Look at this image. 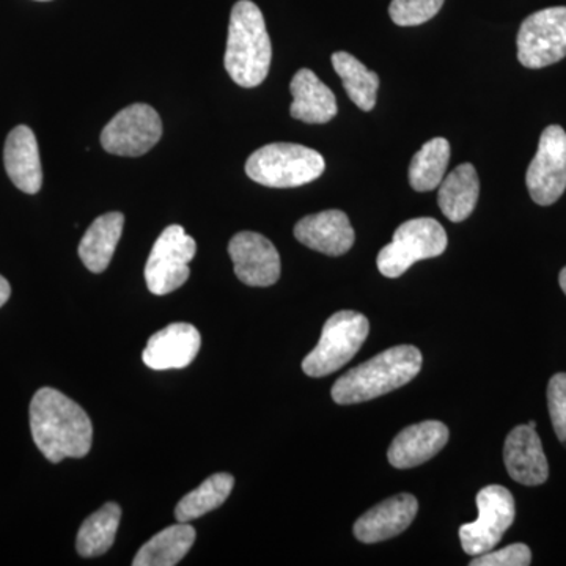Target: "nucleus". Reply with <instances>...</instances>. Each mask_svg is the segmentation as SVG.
Wrapping results in <instances>:
<instances>
[{"mask_svg":"<svg viewBox=\"0 0 566 566\" xmlns=\"http://www.w3.org/2000/svg\"><path fill=\"white\" fill-rule=\"evenodd\" d=\"M504 461L510 476L521 485H543L549 476L542 439L528 423L520 424L506 436Z\"/></svg>","mask_w":566,"mask_h":566,"instance_id":"nucleus-14","label":"nucleus"},{"mask_svg":"<svg viewBox=\"0 0 566 566\" xmlns=\"http://www.w3.org/2000/svg\"><path fill=\"white\" fill-rule=\"evenodd\" d=\"M479 517L460 527L464 553L475 557L493 551L515 521V499L506 488L490 485L476 494Z\"/></svg>","mask_w":566,"mask_h":566,"instance_id":"nucleus-9","label":"nucleus"},{"mask_svg":"<svg viewBox=\"0 0 566 566\" xmlns=\"http://www.w3.org/2000/svg\"><path fill=\"white\" fill-rule=\"evenodd\" d=\"M532 200L542 207L554 205L566 189V133L562 126H547L526 175Z\"/></svg>","mask_w":566,"mask_h":566,"instance_id":"nucleus-11","label":"nucleus"},{"mask_svg":"<svg viewBox=\"0 0 566 566\" xmlns=\"http://www.w3.org/2000/svg\"><path fill=\"white\" fill-rule=\"evenodd\" d=\"M333 66L335 73L344 82L349 99L359 109L365 112L374 109L379 88L378 74L368 70L363 62L357 61L354 55L344 51L333 54Z\"/></svg>","mask_w":566,"mask_h":566,"instance_id":"nucleus-24","label":"nucleus"},{"mask_svg":"<svg viewBox=\"0 0 566 566\" xmlns=\"http://www.w3.org/2000/svg\"><path fill=\"white\" fill-rule=\"evenodd\" d=\"M123 226H125V216L114 211L99 216L88 227L77 249L82 263L88 271L102 274L107 270L120 241Z\"/></svg>","mask_w":566,"mask_h":566,"instance_id":"nucleus-20","label":"nucleus"},{"mask_svg":"<svg viewBox=\"0 0 566 566\" xmlns=\"http://www.w3.org/2000/svg\"><path fill=\"white\" fill-rule=\"evenodd\" d=\"M11 289L10 283L6 277L0 275V307L10 300Z\"/></svg>","mask_w":566,"mask_h":566,"instance_id":"nucleus-30","label":"nucleus"},{"mask_svg":"<svg viewBox=\"0 0 566 566\" xmlns=\"http://www.w3.org/2000/svg\"><path fill=\"white\" fill-rule=\"evenodd\" d=\"M447 233L436 219L419 218L406 221L394 233L392 243L378 253L379 273L389 279L403 275L420 260L434 259L446 252Z\"/></svg>","mask_w":566,"mask_h":566,"instance_id":"nucleus-6","label":"nucleus"},{"mask_svg":"<svg viewBox=\"0 0 566 566\" xmlns=\"http://www.w3.org/2000/svg\"><path fill=\"white\" fill-rule=\"evenodd\" d=\"M517 61L538 70L566 57V7H551L532 13L517 32Z\"/></svg>","mask_w":566,"mask_h":566,"instance_id":"nucleus-8","label":"nucleus"},{"mask_svg":"<svg viewBox=\"0 0 566 566\" xmlns=\"http://www.w3.org/2000/svg\"><path fill=\"white\" fill-rule=\"evenodd\" d=\"M122 520V509L114 502L103 505L82 523L76 549L81 557H98L111 549Z\"/></svg>","mask_w":566,"mask_h":566,"instance_id":"nucleus-23","label":"nucleus"},{"mask_svg":"<svg viewBox=\"0 0 566 566\" xmlns=\"http://www.w3.org/2000/svg\"><path fill=\"white\" fill-rule=\"evenodd\" d=\"M163 137V122L158 112L144 103L132 104L118 112L102 133L104 150L111 155L137 158L145 155Z\"/></svg>","mask_w":566,"mask_h":566,"instance_id":"nucleus-10","label":"nucleus"},{"mask_svg":"<svg viewBox=\"0 0 566 566\" xmlns=\"http://www.w3.org/2000/svg\"><path fill=\"white\" fill-rule=\"evenodd\" d=\"M273 46L262 10L251 0L234 3L227 39V73L240 87H259L270 73Z\"/></svg>","mask_w":566,"mask_h":566,"instance_id":"nucleus-3","label":"nucleus"},{"mask_svg":"<svg viewBox=\"0 0 566 566\" xmlns=\"http://www.w3.org/2000/svg\"><path fill=\"white\" fill-rule=\"evenodd\" d=\"M449 442V428L438 420L411 424L398 433L387 458L397 469H411L438 455Z\"/></svg>","mask_w":566,"mask_h":566,"instance_id":"nucleus-17","label":"nucleus"},{"mask_svg":"<svg viewBox=\"0 0 566 566\" xmlns=\"http://www.w3.org/2000/svg\"><path fill=\"white\" fill-rule=\"evenodd\" d=\"M196 542V528L188 523H178L164 528L140 547L134 557V566H175L191 551Z\"/></svg>","mask_w":566,"mask_h":566,"instance_id":"nucleus-22","label":"nucleus"},{"mask_svg":"<svg viewBox=\"0 0 566 566\" xmlns=\"http://www.w3.org/2000/svg\"><path fill=\"white\" fill-rule=\"evenodd\" d=\"M3 163L10 180L25 193H36L43 185L39 142L31 128L21 125L11 129L3 150Z\"/></svg>","mask_w":566,"mask_h":566,"instance_id":"nucleus-18","label":"nucleus"},{"mask_svg":"<svg viewBox=\"0 0 566 566\" xmlns=\"http://www.w3.org/2000/svg\"><path fill=\"white\" fill-rule=\"evenodd\" d=\"M558 282H560L562 290L566 294V266L560 271V275H558Z\"/></svg>","mask_w":566,"mask_h":566,"instance_id":"nucleus-31","label":"nucleus"},{"mask_svg":"<svg viewBox=\"0 0 566 566\" xmlns=\"http://www.w3.org/2000/svg\"><path fill=\"white\" fill-rule=\"evenodd\" d=\"M293 103L290 114L296 120L323 125L337 115V98L333 91L318 80L312 70L303 69L294 74L292 84Z\"/></svg>","mask_w":566,"mask_h":566,"instance_id":"nucleus-19","label":"nucleus"},{"mask_svg":"<svg viewBox=\"0 0 566 566\" xmlns=\"http://www.w3.org/2000/svg\"><path fill=\"white\" fill-rule=\"evenodd\" d=\"M40 2H46V0H40Z\"/></svg>","mask_w":566,"mask_h":566,"instance_id":"nucleus-32","label":"nucleus"},{"mask_svg":"<svg viewBox=\"0 0 566 566\" xmlns=\"http://www.w3.org/2000/svg\"><path fill=\"white\" fill-rule=\"evenodd\" d=\"M444 0H392L389 14L401 28H412L433 20L441 11Z\"/></svg>","mask_w":566,"mask_h":566,"instance_id":"nucleus-27","label":"nucleus"},{"mask_svg":"<svg viewBox=\"0 0 566 566\" xmlns=\"http://www.w3.org/2000/svg\"><path fill=\"white\" fill-rule=\"evenodd\" d=\"M326 163L318 151L297 144H270L253 151L245 174L266 188H300L322 177Z\"/></svg>","mask_w":566,"mask_h":566,"instance_id":"nucleus-4","label":"nucleus"},{"mask_svg":"<svg viewBox=\"0 0 566 566\" xmlns=\"http://www.w3.org/2000/svg\"><path fill=\"white\" fill-rule=\"evenodd\" d=\"M417 510L419 504L415 495H394L360 516L354 524V535L367 545L386 542L411 526Z\"/></svg>","mask_w":566,"mask_h":566,"instance_id":"nucleus-16","label":"nucleus"},{"mask_svg":"<svg viewBox=\"0 0 566 566\" xmlns=\"http://www.w3.org/2000/svg\"><path fill=\"white\" fill-rule=\"evenodd\" d=\"M480 181L475 167L465 163L452 170L439 185L438 203L449 221H465L479 202Z\"/></svg>","mask_w":566,"mask_h":566,"instance_id":"nucleus-21","label":"nucleus"},{"mask_svg":"<svg viewBox=\"0 0 566 566\" xmlns=\"http://www.w3.org/2000/svg\"><path fill=\"white\" fill-rule=\"evenodd\" d=\"M196 252V241L181 226L167 227L153 245L145 266L148 290L156 296H166L185 285Z\"/></svg>","mask_w":566,"mask_h":566,"instance_id":"nucleus-7","label":"nucleus"},{"mask_svg":"<svg viewBox=\"0 0 566 566\" xmlns=\"http://www.w3.org/2000/svg\"><path fill=\"white\" fill-rule=\"evenodd\" d=\"M234 274L249 286H271L281 279V255L263 234L241 232L229 244Z\"/></svg>","mask_w":566,"mask_h":566,"instance_id":"nucleus-12","label":"nucleus"},{"mask_svg":"<svg viewBox=\"0 0 566 566\" xmlns=\"http://www.w3.org/2000/svg\"><path fill=\"white\" fill-rule=\"evenodd\" d=\"M450 161V144L444 137H436L416 153L409 166V182L417 192H430L439 188Z\"/></svg>","mask_w":566,"mask_h":566,"instance_id":"nucleus-25","label":"nucleus"},{"mask_svg":"<svg viewBox=\"0 0 566 566\" xmlns=\"http://www.w3.org/2000/svg\"><path fill=\"white\" fill-rule=\"evenodd\" d=\"M202 346V337L189 323H174L148 340L142 359L151 370H178L193 363Z\"/></svg>","mask_w":566,"mask_h":566,"instance_id":"nucleus-13","label":"nucleus"},{"mask_svg":"<svg viewBox=\"0 0 566 566\" xmlns=\"http://www.w3.org/2000/svg\"><path fill=\"white\" fill-rule=\"evenodd\" d=\"M234 486L233 475L221 472L205 480L202 485L185 497L175 506V520L178 523H191L197 517L207 515L219 509L229 499Z\"/></svg>","mask_w":566,"mask_h":566,"instance_id":"nucleus-26","label":"nucleus"},{"mask_svg":"<svg viewBox=\"0 0 566 566\" xmlns=\"http://www.w3.org/2000/svg\"><path fill=\"white\" fill-rule=\"evenodd\" d=\"M31 430L33 442L51 463L91 452L93 427L87 412L51 387H43L33 395Z\"/></svg>","mask_w":566,"mask_h":566,"instance_id":"nucleus-1","label":"nucleus"},{"mask_svg":"<svg viewBox=\"0 0 566 566\" xmlns=\"http://www.w3.org/2000/svg\"><path fill=\"white\" fill-rule=\"evenodd\" d=\"M370 333L367 316L359 312H337L324 323L322 338L303 360V370L312 378H323L340 370L363 348Z\"/></svg>","mask_w":566,"mask_h":566,"instance_id":"nucleus-5","label":"nucleus"},{"mask_svg":"<svg viewBox=\"0 0 566 566\" xmlns=\"http://www.w3.org/2000/svg\"><path fill=\"white\" fill-rule=\"evenodd\" d=\"M532 553L528 546L523 543L510 545L504 549L488 551L485 554L475 556L471 566H527L531 565Z\"/></svg>","mask_w":566,"mask_h":566,"instance_id":"nucleus-29","label":"nucleus"},{"mask_svg":"<svg viewBox=\"0 0 566 566\" xmlns=\"http://www.w3.org/2000/svg\"><path fill=\"white\" fill-rule=\"evenodd\" d=\"M294 237L308 249L331 256L344 255L356 240L348 216L340 210L305 216L294 227Z\"/></svg>","mask_w":566,"mask_h":566,"instance_id":"nucleus-15","label":"nucleus"},{"mask_svg":"<svg viewBox=\"0 0 566 566\" xmlns=\"http://www.w3.org/2000/svg\"><path fill=\"white\" fill-rule=\"evenodd\" d=\"M422 353L411 345L394 346L337 379L333 398L337 405H356L400 389L419 375Z\"/></svg>","mask_w":566,"mask_h":566,"instance_id":"nucleus-2","label":"nucleus"},{"mask_svg":"<svg viewBox=\"0 0 566 566\" xmlns=\"http://www.w3.org/2000/svg\"><path fill=\"white\" fill-rule=\"evenodd\" d=\"M547 406L558 441L566 446V374H557L547 386Z\"/></svg>","mask_w":566,"mask_h":566,"instance_id":"nucleus-28","label":"nucleus"}]
</instances>
